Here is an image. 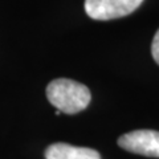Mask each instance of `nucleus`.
<instances>
[{
	"mask_svg": "<svg viewBox=\"0 0 159 159\" xmlns=\"http://www.w3.org/2000/svg\"><path fill=\"white\" fill-rule=\"evenodd\" d=\"M47 97L52 105L65 114H76L86 109L92 99L89 88L68 78H57L48 84Z\"/></svg>",
	"mask_w": 159,
	"mask_h": 159,
	"instance_id": "f257e3e1",
	"label": "nucleus"
},
{
	"mask_svg": "<svg viewBox=\"0 0 159 159\" xmlns=\"http://www.w3.org/2000/svg\"><path fill=\"white\" fill-rule=\"evenodd\" d=\"M143 0H85V12L94 20H113L133 13Z\"/></svg>",
	"mask_w": 159,
	"mask_h": 159,
	"instance_id": "f03ea898",
	"label": "nucleus"
},
{
	"mask_svg": "<svg viewBox=\"0 0 159 159\" xmlns=\"http://www.w3.org/2000/svg\"><path fill=\"white\" fill-rule=\"evenodd\" d=\"M118 146L126 151L159 158V131L134 130L118 138Z\"/></svg>",
	"mask_w": 159,
	"mask_h": 159,
	"instance_id": "7ed1b4c3",
	"label": "nucleus"
},
{
	"mask_svg": "<svg viewBox=\"0 0 159 159\" xmlns=\"http://www.w3.org/2000/svg\"><path fill=\"white\" fill-rule=\"evenodd\" d=\"M45 159H101L99 152L89 147H77L68 143H53L45 150Z\"/></svg>",
	"mask_w": 159,
	"mask_h": 159,
	"instance_id": "20e7f679",
	"label": "nucleus"
},
{
	"mask_svg": "<svg viewBox=\"0 0 159 159\" xmlns=\"http://www.w3.org/2000/svg\"><path fill=\"white\" fill-rule=\"evenodd\" d=\"M151 53H152V57H154V60H155V62L159 65V29L157 31L155 36H154V40H152Z\"/></svg>",
	"mask_w": 159,
	"mask_h": 159,
	"instance_id": "39448f33",
	"label": "nucleus"
}]
</instances>
